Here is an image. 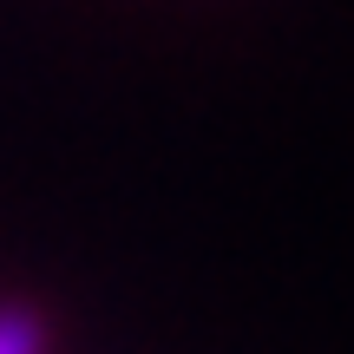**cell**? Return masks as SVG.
Segmentation results:
<instances>
[{
  "instance_id": "cell-1",
  "label": "cell",
  "mask_w": 354,
  "mask_h": 354,
  "mask_svg": "<svg viewBox=\"0 0 354 354\" xmlns=\"http://www.w3.org/2000/svg\"><path fill=\"white\" fill-rule=\"evenodd\" d=\"M39 348H46L39 322L20 315V308H0V354H39Z\"/></svg>"
}]
</instances>
